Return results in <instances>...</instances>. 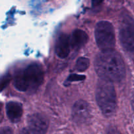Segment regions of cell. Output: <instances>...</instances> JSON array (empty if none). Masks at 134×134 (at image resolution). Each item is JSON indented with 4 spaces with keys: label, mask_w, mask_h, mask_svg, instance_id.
I'll return each mask as SVG.
<instances>
[{
    "label": "cell",
    "mask_w": 134,
    "mask_h": 134,
    "mask_svg": "<svg viewBox=\"0 0 134 134\" xmlns=\"http://www.w3.org/2000/svg\"><path fill=\"white\" fill-rule=\"evenodd\" d=\"M94 66L100 79L119 82L125 77L124 60L120 54L114 49L101 51L96 57Z\"/></svg>",
    "instance_id": "1"
},
{
    "label": "cell",
    "mask_w": 134,
    "mask_h": 134,
    "mask_svg": "<svg viewBox=\"0 0 134 134\" xmlns=\"http://www.w3.org/2000/svg\"><path fill=\"white\" fill-rule=\"evenodd\" d=\"M96 99L103 115L111 116L116 109L117 101L115 87L112 81L100 79L96 89Z\"/></svg>",
    "instance_id": "2"
},
{
    "label": "cell",
    "mask_w": 134,
    "mask_h": 134,
    "mask_svg": "<svg viewBox=\"0 0 134 134\" xmlns=\"http://www.w3.org/2000/svg\"><path fill=\"white\" fill-rule=\"evenodd\" d=\"M95 38L97 45L102 51L114 49L116 41L112 24L107 20L98 22L95 28Z\"/></svg>",
    "instance_id": "3"
},
{
    "label": "cell",
    "mask_w": 134,
    "mask_h": 134,
    "mask_svg": "<svg viewBox=\"0 0 134 134\" xmlns=\"http://www.w3.org/2000/svg\"><path fill=\"white\" fill-rule=\"evenodd\" d=\"M119 38L124 49L134 52V19L128 14H124L120 20Z\"/></svg>",
    "instance_id": "4"
},
{
    "label": "cell",
    "mask_w": 134,
    "mask_h": 134,
    "mask_svg": "<svg viewBox=\"0 0 134 134\" xmlns=\"http://www.w3.org/2000/svg\"><path fill=\"white\" fill-rule=\"evenodd\" d=\"M28 84L29 92H35L43 84L44 73L43 67L38 63H31L24 69Z\"/></svg>",
    "instance_id": "5"
},
{
    "label": "cell",
    "mask_w": 134,
    "mask_h": 134,
    "mask_svg": "<svg viewBox=\"0 0 134 134\" xmlns=\"http://www.w3.org/2000/svg\"><path fill=\"white\" fill-rule=\"evenodd\" d=\"M27 122L29 130L32 134H45L48 130V120L40 113L29 116Z\"/></svg>",
    "instance_id": "6"
},
{
    "label": "cell",
    "mask_w": 134,
    "mask_h": 134,
    "mask_svg": "<svg viewBox=\"0 0 134 134\" xmlns=\"http://www.w3.org/2000/svg\"><path fill=\"white\" fill-rule=\"evenodd\" d=\"M90 105L83 100H79L72 108V116L75 122L82 123L87 122L91 117Z\"/></svg>",
    "instance_id": "7"
},
{
    "label": "cell",
    "mask_w": 134,
    "mask_h": 134,
    "mask_svg": "<svg viewBox=\"0 0 134 134\" xmlns=\"http://www.w3.org/2000/svg\"><path fill=\"white\" fill-rule=\"evenodd\" d=\"M70 39L68 34H60L58 38L56 43V53L58 57L65 59L70 52Z\"/></svg>",
    "instance_id": "8"
},
{
    "label": "cell",
    "mask_w": 134,
    "mask_h": 134,
    "mask_svg": "<svg viewBox=\"0 0 134 134\" xmlns=\"http://www.w3.org/2000/svg\"><path fill=\"white\" fill-rule=\"evenodd\" d=\"M6 112L11 122H18L23 114L22 104L16 101H10L6 105Z\"/></svg>",
    "instance_id": "9"
},
{
    "label": "cell",
    "mask_w": 134,
    "mask_h": 134,
    "mask_svg": "<svg viewBox=\"0 0 134 134\" xmlns=\"http://www.w3.org/2000/svg\"><path fill=\"white\" fill-rule=\"evenodd\" d=\"M87 34L84 30L81 29H76L73 31L71 37V44L75 49H79L83 47L88 42Z\"/></svg>",
    "instance_id": "10"
},
{
    "label": "cell",
    "mask_w": 134,
    "mask_h": 134,
    "mask_svg": "<svg viewBox=\"0 0 134 134\" xmlns=\"http://www.w3.org/2000/svg\"><path fill=\"white\" fill-rule=\"evenodd\" d=\"M14 85L16 89L20 91H28V84L25 76L24 69L17 72L14 77Z\"/></svg>",
    "instance_id": "11"
},
{
    "label": "cell",
    "mask_w": 134,
    "mask_h": 134,
    "mask_svg": "<svg viewBox=\"0 0 134 134\" xmlns=\"http://www.w3.org/2000/svg\"><path fill=\"white\" fill-rule=\"evenodd\" d=\"M90 65V60L86 57H80L76 62V69L79 72H84Z\"/></svg>",
    "instance_id": "12"
},
{
    "label": "cell",
    "mask_w": 134,
    "mask_h": 134,
    "mask_svg": "<svg viewBox=\"0 0 134 134\" xmlns=\"http://www.w3.org/2000/svg\"><path fill=\"white\" fill-rule=\"evenodd\" d=\"M11 76L10 74H6L0 78V92L2 91L10 83Z\"/></svg>",
    "instance_id": "13"
},
{
    "label": "cell",
    "mask_w": 134,
    "mask_h": 134,
    "mask_svg": "<svg viewBox=\"0 0 134 134\" xmlns=\"http://www.w3.org/2000/svg\"><path fill=\"white\" fill-rule=\"evenodd\" d=\"M85 79V76L84 75H79V74H71L68 77V81H81Z\"/></svg>",
    "instance_id": "14"
},
{
    "label": "cell",
    "mask_w": 134,
    "mask_h": 134,
    "mask_svg": "<svg viewBox=\"0 0 134 134\" xmlns=\"http://www.w3.org/2000/svg\"><path fill=\"white\" fill-rule=\"evenodd\" d=\"M0 134H13L11 128L9 127H4L0 130Z\"/></svg>",
    "instance_id": "15"
},
{
    "label": "cell",
    "mask_w": 134,
    "mask_h": 134,
    "mask_svg": "<svg viewBox=\"0 0 134 134\" xmlns=\"http://www.w3.org/2000/svg\"><path fill=\"white\" fill-rule=\"evenodd\" d=\"M107 134H120V133L116 127H110L107 130Z\"/></svg>",
    "instance_id": "16"
},
{
    "label": "cell",
    "mask_w": 134,
    "mask_h": 134,
    "mask_svg": "<svg viewBox=\"0 0 134 134\" xmlns=\"http://www.w3.org/2000/svg\"><path fill=\"white\" fill-rule=\"evenodd\" d=\"M103 1V0H92V5L94 6H96V5H99Z\"/></svg>",
    "instance_id": "17"
},
{
    "label": "cell",
    "mask_w": 134,
    "mask_h": 134,
    "mask_svg": "<svg viewBox=\"0 0 134 134\" xmlns=\"http://www.w3.org/2000/svg\"><path fill=\"white\" fill-rule=\"evenodd\" d=\"M19 134H30V132L26 130V129L23 128L20 130V131L19 132Z\"/></svg>",
    "instance_id": "18"
},
{
    "label": "cell",
    "mask_w": 134,
    "mask_h": 134,
    "mask_svg": "<svg viewBox=\"0 0 134 134\" xmlns=\"http://www.w3.org/2000/svg\"><path fill=\"white\" fill-rule=\"evenodd\" d=\"M132 106L134 110V92H133V95H132Z\"/></svg>",
    "instance_id": "19"
},
{
    "label": "cell",
    "mask_w": 134,
    "mask_h": 134,
    "mask_svg": "<svg viewBox=\"0 0 134 134\" xmlns=\"http://www.w3.org/2000/svg\"><path fill=\"white\" fill-rule=\"evenodd\" d=\"M0 110H1V109H0Z\"/></svg>",
    "instance_id": "20"
}]
</instances>
